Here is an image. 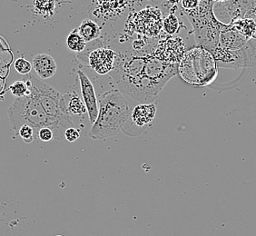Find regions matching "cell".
I'll return each mask as SVG.
<instances>
[{"instance_id": "6da1fadb", "label": "cell", "mask_w": 256, "mask_h": 236, "mask_svg": "<svg viewBox=\"0 0 256 236\" xmlns=\"http://www.w3.org/2000/svg\"><path fill=\"white\" fill-rule=\"evenodd\" d=\"M176 73L174 64L153 54H118L111 74L121 92L148 104L156 102L158 93Z\"/></svg>"}, {"instance_id": "7a4b0ae2", "label": "cell", "mask_w": 256, "mask_h": 236, "mask_svg": "<svg viewBox=\"0 0 256 236\" xmlns=\"http://www.w3.org/2000/svg\"><path fill=\"white\" fill-rule=\"evenodd\" d=\"M98 116L88 136L94 140L114 136L128 120L130 109L126 99L118 90H110L99 96Z\"/></svg>"}, {"instance_id": "3957f363", "label": "cell", "mask_w": 256, "mask_h": 236, "mask_svg": "<svg viewBox=\"0 0 256 236\" xmlns=\"http://www.w3.org/2000/svg\"><path fill=\"white\" fill-rule=\"evenodd\" d=\"M8 114L10 126L16 133H18L22 126L28 124L34 129L36 140H38L40 129L43 128L52 129L56 140H62L64 138V131L46 114L40 100L32 92L30 96L15 98L8 109Z\"/></svg>"}, {"instance_id": "277c9868", "label": "cell", "mask_w": 256, "mask_h": 236, "mask_svg": "<svg viewBox=\"0 0 256 236\" xmlns=\"http://www.w3.org/2000/svg\"><path fill=\"white\" fill-rule=\"evenodd\" d=\"M178 72L188 84L204 86L216 78V63L212 53L202 46L194 48L181 59Z\"/></svg>"}, {"instance_id": "5b68a950", "label": "cell", "mask_w": 256, "mask_h": 236, "mask_svg": "<svg viewBox=\"0 0 256 236\" xmlns=\"http://www.w3.org/2000/svg\"><path fill=\"white\" fill-rule=\"evenodd\" d=\"M26 81L30 84L31 92L40 100L46 114L52 118L64 132L68 128H74L72 118L66 108L64 96L44 83L36 74H28Z\"/></svg>"}, {"instance_id": "8992f818", "label": "cell", "mask_w": 256, "mask_h": 236, "mask_svg": "<svg viewBox=\"0 0 256 236\" xmlns=\"http://www.w3.org/2000/svg\"><path fill=\"white\" fill-rule=\"evenodd\" d=\"M212 54L219 66L237 68L256 64V44L252 40L239 50H226L218 44Z\"/></svg>"}, {"instance_id": "52a82bcc", "label": "cell", "mask_w": 256, "mask_h": 236, "mask_svg": "<svg viewBox=\"0 0 256 236\" xmlns=\"http://www.w3.org/2000/svg\"><path fill=\"white\" fill-rule=\"evenodd\" d=\"M156 114V103L141 104L134 106L129 114L128 120L122 126V131L130 136H138L143 134L153 122Z\"/></svg>"}, {"instance_id": "ba28073f", "label": "cell", "mask_w": 256, "mask_h": 236, "mask_svg": "<svg viewBox=\"0 0 256 236\" xmlns=\"http://www.w3.org/2000/svg\"><path fill=\"white\" fill-rule=\"evenodd\" d=\"M78 76L79 83L81 88L82 99L88 110L89 121L91 124H93L98 116V98L96 94L94 84H92L91 80L88 78L86 74L82 70L78 69Z\"/></svg>"}, {"instance_id": "9c48e42d", "label": "cell", "mask_w": 256, "mask_h": 236, "mask_svg": "<svg viewBox=\"0 0 256 236\" xmlns=\"http://www.w3.org/2000/svg\"><path fill=\"white\" fill-rule=\"evenodd\" d=\"M118 54L114 50L104 46L94 48L88 56L89 66L99 74L112 72Z\"/></svg>"}, {"instance_id": "30bf717a", "label": "cell", "mask_w": 256, "mask_h": 236, "mask_svg": "<svg viewBox=\"0 0 256 236\" xmlns=\"http://www.w3.org/2000/svg\"><path fill=\"white\" fill-rule=\"evenodd\" d=\"M32 66L41 80L53 78L58 69L54 59L48 54H36L32 60Z\"/></svg>"}, {"instance_id": "8fae6325", "label": "cell", "mask_w": 256, "mask_h": 236, "mask_svg": "<svg viewBox=\"0 0 256 236\" xmlns=\"http://www.w3.org/2000/svg\"><path fill=\"white\" fill-rule=\"evenodd\" d=\"M248 42L246 38L231 28L229 25L221 31L219 36V46L228 50H239Z\"/></svg>"}, {"instance_id": "7c38bea8", "label": "cell", "mask_w": 256, "mask_h": 236, "mask_svg": "<svg viewBox=\"0 0 256 236\" xmlns=\"http://www.w3.org/2000/svg\"><path fill=\"white\" fill-rule=\"evenodd\" d=\"M64 98L66 108L71 116H84L88 114L83 99L80 98L76 92H68L64 94Z\"/></svg>"}, {"instance_id": "4fadbf2b", "label": "cell", "mask_w": 256, "mask_h": 236, "mask_svg": "<svg viewBox=\"0 0 256 236\" xmlns=\"http://www.w3.org/2000/svg\"><path fill=\"white\" fill-rule=\"evenodd\" d=\"M58 0H33V13L44 20H50L58 8Z\"/></svg>"}, {"instance_id": "5bb4252c", "label": "cell", "mask_w": 256, "mask_h": 236, "mask_svg": "<svg viewBox=\"0 0 256 236\" xmlns=\"http://www.w3.org/2000/svg\"><path fill=\"white\" fill-rule=\"evenodd\" d=\"M78 30L86 44L98 40L101 34V28L92 20H83Z\"/></svg>"}, {"instance_id": "9a60e30c", "label": "cell", "mask_w": 256, "mask_h": 236, "mask_svg": "<svg viewBox=\"0 0 256 236\" xmlns=\"http://www.w3.org/2000/svg\"><path fill=\"white\" fill-rule=\"evenodd\" d=\"M66 44L69 50L76 53L83 52L86 46V43L84 38L81 36V34H79L78 28L72 30L69 33L68 36L66 38Z\"/></svg>"}, {"instance_id": "2e32d148", "label": "cell", "mask_w": 256, "mask_h": 236, "mask_svg": "<svg viewBox=\"0 0 256 236\" xmlns=\"http://www.w3.org/2000/svg\"><path fill=\"white\" fill-rule=\"evenodd\" d=\"M10 90L16 98L26 96H30L31 94L30 84H28V82L26 80L16 81L10 86Z\"/></svg>"}, {"instance_id": "e0dca14e", "label": "cell", "mask_w": 256, "mask_h": 236, "mask_svg": "<svg viewBox=\"0 0 256 236\" xmlns=\"http://www.w3.org/2000/svg\"><path fill=\"white\" fill-rule=\"evenodd\" d=\"M162 28L164 32L168 34H174L178 33L180 30V24H179V20L178 16L170 13L162 22Z\"/></svg>"}, {"instance_id": "ac0fdd59", "label": "cell", "mask_w": 256, "mask_h": 236, "mask_svg": "<svg viewBox=\"0 0 256 236\" xmlns=\"http://www.w3.org/2000/svg\"><path fill=\"white\" fill-rule=\"evenodd\" d=\"M14 66H15L16 72L18 74H23V76L30 74L31 73V70L33 69L32 63H30L28 60H26L24 58H20L16 59Z\"/></svg>"}, {"instance_id": "d6986e66", "label": "cell", "mask_w": 256, "mask_h": 236, "mask_svg": "<svg viewBox=\"0 0 256 236\" xmlns=\"http://www.w3.org/2000/svg\"><path fill=\"white\" fill-rule=\"evenodd\" d=\"M18 136H20L22 138V140L26 144H31L36 140L34 136V131L33 128H31L28 124H24L18 129Z\"/></svg>"}, {"instance_id": "ffe728a7", "label": "cell", "mask_w": 256, "mask_h": 236, "mask_svg": "<svg viewBox=\"0 0 256 236\" xmlns=\"http://www.w3.org/2000/svg\"><path fill=\"white\" fill-rule=\"evenodd\" d=\"M54 139V132L50 128H43L40 129L38 133V140L44 143H48Z\"/></svg>"}, {"instance_id": "44dd1931", "label": "cell", "mask_w": 256, "mask_h": 236, "mask_svg": "<svg viewBox=\"0 0 256 236\" xmlns=\"http://www.w3.org/2000/svg\"><path fill=\"white\" fill-rule=\"evenodd\" d=\"M64 136L68 142L72 143L80 138V132L76 128H69L64 131Z\"/></svg>"}, {"instance_id": "7402d4cb", "label": "cell", "mask_w": 256, "mask_h": 236, "mask_svg": "<svg viewBox=\"0 0 256 236\" xmlns=\"http://www.w3.org/2000/svg\"><path fill=\"white\" fill-rule=\"evenodd\" d=\"M202 0H181V5L186 12L196 10Z\"/></svg>"}, {"instance_id": "603a6c76", "label": "cell", "mask_w": 256, "mask_h": 236, "mask_svg": "<svg viewBox=\"0 0 256 236\" xmlns=\"http://www.w3.org/2000/svg\"><path fill=\"white\" fill-rule=\"evenodd\" d=\"M246 18H250V20H254L256 23V0H254V4L250 8V10H248L246 12V14L244 16ZM252 41H254L256 44V32Z\"/></svg>"}, {"instance_id": "cb8c5ba5", "label": "cell", "mask_w": 256, "mask_h": 236, "mask_svg": "<svg viewBox=\"0 0 256 236\" xmlns=\"http://www.w3.org/2000/svg\"><path fill=\"white\" fill-rule=\"evenodd\" d=\"M238 1L242 6V8L246 10V11H248V10H250V8H251L252 4H254V0H236Z\"/></svg>"}, {"instance_id": "d4e9b609", "label": "cell", "mask_w": 256, "mask_h": 236, "mask_svg": "<svg viewBox=\"0 0 256 236\" xmlns=\"http://www.w3.org/2000/svg\"><path fill=\"white\" fill-rule=\"evenodd\" d=\"M180 1H181V0H168V2H169L170 4H172V5H176Z\"/></svg>"}, {"instance_id": "484cf974", "label": "cell", "mask_w": 256, "mask_h": 236, "mask_svg": "<svg viewBox=\"0 0 256 236\" xmlns=\"http://www.w3.org/2000/svg\"><path fill=\"white\" fill-rule=\"evenodd\" d=\"M214 3H224V2H226V1H229V0H212Z\"/></svg>"}, {"instance_id": "4316f807", "label": "cell", "mask_w": 256, "mask_h": 236, "mask_svg": "<svg viewBox=\"0 0 256 236\" xmlns=\"http://www.w3.org/2000/svg\"><path fill=\"white\" fill-rule=\"evenodd\" d=\"M60 236V234H58V236Z\"/></svg>"}]
</instances>
